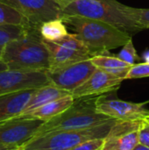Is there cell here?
<instances>
[{
  "label": "cell",
  "mask_w": 149,
  "mask_h": 150,
  "mask_svg": "<svg viewBox=\"0 0 149 150\" xmlns=\"http://www.w3.org/2000/svg\"><path fill=\"white\" fill-rule=\"evenodd\" d=\"M142 58H143V60H144L146 62H149V49L146 50V51L143 53Z\"/></svg>",
  "instance_id": "cell-28"
},
{
  "label": "cell",
  "mask_w": 149,
  "mask_h": 150,
  "mask_svg": "<svg viewBox=\"0 0 149 150\" xmlns=\"http://www.w3.org/2000/svg\"><path fill=\"white\" fill-rule=\"evenodd\" d=\"M1 61L11 70L47 71L50 68L49 51L37 29H32L25 36L11 41Z\"/></svg>",
  "instance_id": "cell-2"
},
{
  "label": "cell",
  "mask_w": 149,
  "mask_h": 150,
  "mask_svg": "<svg viewBox=\"0 0 149 150\" xmlns=\"http://www.w3.org/2000/svg\"><path fill=\"white\" fill-rule=\"evenodd\" d=\"M132 150H149V148L142 145V144H141V143H139L136 147H134Z\"/></svg>",
  "instance_id": "cell-27"
},
{
  "label": "cell",
  "mask_w": 149,
  "mask_h": 150,
  "mask_svg": "<svg viewBox=\"0 0 149 150\" xmlns=\"http://www.w3.org/2000/svg\"><path fill=\"white\" fill-rule=\"evenodd\" d=\"M64 15L81 16L109 23L127 33L143 30L117 0H75L63 9Z\"/></svg>",
  "instance_id": "cell-4"
},
{
  "label": "cell",
  "mask_w": 149,
  "mask_h": 150,
  "mask_svg": "<svg viewBox=\"0 0 149 150\" xmlns=\"http://www.w3.org/2000/svg\"><path fill=\"white\" fill-rule=\"evenodd\" d=\"M141 120H118L107 136L102 150H132L139 144V129Z\"/></svg>",
  "instance_id": "cell-12"
},
{
  "label": "cell",
  "mask_w": 149,
  "mask_h": 150,
  "mask_svg": "<svg viewBox=\"0 0 149 150\" xmlns=\"http://www.w3.org/2000/svg\"><path fill=\"white\" fill-rule=\"evenodd\" d=\"M0 25H22L32 28L27 19L18 10L2 2H0Z\"/></svg>",
  "instance_id": "cell-20"
},
{
  "label": "cell",
  "mask_w": 149,
  "mask_h": 150,
  "mask_svg": "<svg viewBox=\"0 0 149 150\" xmlns=\"http://www.w3.org/2000/svg\"><path fill=\"white\" fill-rule=\"evenodd\" d=\"M117 56L124 61L125 62L130 64V65H134L136 64L135 62L137 61L141 60V57L136 52L135 47L133 43V39L130 40L127 43H126L123 47L121 51L117 54Z\"/></svg>",
  "instance_id": "cell-22"
},
{
  "label": "cell",
  "mask_w": 149,
  "mask_h": 150,
  "mask_svg": "<svg viewBox=\"0 0 149 150\" xmlns=\"http://www.w3.org/2000/svg\"><path fill=\"white\" fill-rule=\"evenodd\" d=\"M126 10L131 18L138 23L143 30L149 29V9L135 8L126 5Z\"/></svg>",
  "instance_id": "cell-21"
},
{
  "label": "cell",
  "mask_w": 149,
  "mask_h": 150,
  "mask_svg": "<svg viewBox=\"0 0 149 150\" xmlns=\"http://www.w3.org/2000/svg\"><path fill=\"white\" fill-rule=\"evenodd\" d=\"M74 101H75V98H73V96L68 95L61 98L56 99L54 101H52L50 103H47L45 105L38 109H35L32 112L22 113L18 117L36 119V120H40L46 122L55 118L56 116L60 115L63 112H65L69 106H71Z\"/></svg>",
  "instance_id": "cell-15"
},
{
  "label": "cell",
  "mask_w": 149,
  "mask_h": 150,
  "mask_svg": "<svg viewBox=\"0 0 149 150\" xmlns=\"http://www.w3.org/2000/svg\"><path fill=\"white\" fill-rule=\"evenodd\" d=\"M16 148L14 147H11V146H6V145H3L0 144V150H12L15 149Z\"/></svg>",
  "instance_id": "cell-29"
},
{
  "label": "cell",
  "mask_w": 149,
  "mask_h": 150,
  "mask_svg": "<svg viewBox=\"0 0 149 150\" xmlns=\"http://www.w3.org/2000/svg\"><path fill=\"white\" fill-rule=\"evenodd\" d=\"M97 67L91 59L82 61L61 69L47 70L51 84L72 93L85 83L95 72Z\"/></svg>",
  "instance_id": "cell-8"
},
{
  "label": "cell",
  "mask_w": 149,
  "mask_h": 150,
  "mask_svg": "<svg viewBox=\"0 0 149 150\" xmlns=\"http://www.w3.org/2000/svg\"><path fill=\"white\" fill-rule=\"evenodd\" d=\"M98 112L121 121L142 120L149 116V110L145 104L133 103L118 98H107L105 95L98 97L97 101Z\"/></svg>",
  "instance_id": "cell-11"
},
{
  "label": "cell",
  "mask_w": 149,
  "mask_h": 150,
  "mask_svg": "<svg viewBox=\"0 0 149 150\" xmlns=\"http://www.w3.org/2000/svg\"><path fill=\"white\" fill-rule=\"evenodd\" d=\"M45 44L50 54V68L48 70L61 69L91 59L94 56L76 33H68L64 39L57 42L45 41Z\"/></svg>",
  "instance_id": "cell-6"
},
{
  "label": "cell",
  "mask_w": 149,
  "mask_h": 150,
  "mask_svg": "<svg viewBox=\"0 0 149 150\" xmlns=\"http://www.w3.org/2000/svg\"><path fill=\"white\" fill-rule=\"evenodd\" d=\"M123 81L124 79L121 77L97 69L90 78L76 89L71 95L74 98L105 95L118 90Z\"/></svg>",
  "instance_id": "cell-13"
},
{
  "label": "cell",
  "mask_w": 149,
  "mask_h": 150,
  "mask_svg": "<svg viewBox=\"0 0 149 150\" xmlns=\"http://www.w3.org/2000/svg\"><path fill=\"white\" fill-rule=\"evenodd\" d=\"M139 143L149 148V122L142 120L139 129Z\"/></svg>",
  "instance_id": "cell-25"
},
{
  "label": "cell",
  "mask_w": 149,
  "mask_h": 150,
  "mask_svg": "<svg viewBox=\"0 0 149 150\" xmlns=\"http://www.w3.org/2000/svg\"><path fill=\"white\" fill-rule=\"evenodd\" d=\"M98 97L75 98L74 103L65 112L44 122L34 137L52 131L87 129L112 120L110 117L97 112V101Z\"/></svg>",
  "instance_id": "cell-3"
},
{
  "label": "cell",
  "mask_w": 149,
  "mask_h": 150,
  "mask_svg": "<svg viewBox=\"0 0 149 150\" xmlns=\"http://www.w3.org/2000/svg\"><path fill=\"white\" fill-rule=\"evenodd\" d=\"M47 71H0V96L25 90H35L50 84Z\"/></svg>",
  "instance_id": "cell-10"
},
{
  "label": "cell",
  "mask_w": 149,
  "mask_h": 150,
  "mask_svg": "<svg viewBox=\"0 0 149 150\" xmlns=\"http://www.w3.org/2000/svg\"><path fill=\"white\" fill-rule=\"evenodd\" d=\"M44 121L14 118L0 124V144L18 148L25 145L37 134Z\"/></svg>",
  "instance_id": "cell-9"
},
{
  "label": "cell",
  "mask_w": 149,
  "mask_h": 150,
  "mask_svg": "<svg viewBox=\"0 0 149 150\" xmlns=\"http://www.w3.org/2000/svg\"><path fill=\"white\" fill-rule=\"evenodd\" d=\"M149 77V62H141L133 65L126 76V79H138Z\"/></svg>",
  "instance_id": "cell-23"
},
{
  "label": "cell",
  "mask_w": 149,
  "mask_h": 150,
  "mask_svg": "<svg viewBox=\"0 0 149 150\" xmlns=\"http://www.w3.org/2000/svg\"><path fill=\"white\" fill-rule=\"evenodd\" d=\"M39 32L41 38L48 42L60 41L68 34L67 26L62 19H54L43 23Z\"/></svg>",
  "instance_id": "cell-18"
},
{
  "label": "cell",
  "mask_w": 149,
  "mask_h": 150,
  "mask_svg": "<svg viewBox=\"0 0 149 150\" xmlns=\"http://www.w3.org/2000/svg\"><path fill=\"white\" fill-rule=\"evenodd\" d=\"M145 120H148V121L149 122V116H148V117H147V118H146Z\"/></svg>",
  "instance_id": "cell-32"
},
{
  "label": "cell",
  "mask_w": 149,
  "mask_h": 150,
  "mask_svg": "<svg viewBox=\"0 0 149 150\" xmlns=\"http://www.w3.org/2000/svg\"><path fill=\"white\" fill-rule=\"evenodd\" d=\"M91 61L97 69L105 70L112 75L121 77L124 80L130 68L133 66L120 60L118 56L108 55L106 54L95 55L91 58Z\"/></svg>",
  "instance_id": "cell-17"
},
{
  "label": "cell",
  "mask_w": 149,
  "mask_h": 150,
  "mask_svg": "<svg viewBox=\"0 0 149 150\" xmlns=\"http://www.w3.org/2000/svg\"><path fill=\"white\" fill-rule=\"evenodd\" d=\"M18 10L29 22L39 30L40 25L54 19H63L62 8L54 0H0Z\"/></svg>",
  "instance_id": "cell-7"
},
{
  "label": "cell",
  "mask_w": 149,
  "mask_h": 150,
  "mask_svg": "<svg viewBox=\"0 0 149 150\" xmlns=\"http://www.w3.org/2000/svg\"><path fill=\"white\" fill-rule=\"evenodd\" d=\"M62 20L71 27L94 56L123 47L132 40L129 33L100 20L70 15H65Z\"/></svg>",
  "instance_id": "cell-1"
},
{
  "label": "cell",
  "mask_w": 149,
  "mask_h": 150,
  "mask_svg": "<svg viewBox=\"0 0 149 150\" xmlns=\"http://www.w3.org/2000/svg\"><path fill=\"white\" fill-rule=\"evenodd\" d=\"M71 95L70 92L61 90L53 84H48L39 89H36L29 100L28 104L26 105L24 112L22 113L32 112L35 109H38L47 103L54 101L56 99L61 98L63 97ZM21 113V114H22Z\"/></svg>",
  "instance_id": "cell-16"
},
{
  "label": "cell",
  "mask_w": 149,
  "mask_h": 150,
  "mask_svg": "<svg viewBox=\"0 0 149 150\" xmlns=\"http://www.w3.org/2000/svg\"><path fill=\"white\" fill-rule=\"evenodd\" d=\"M55 3H57L61 8H62V10L64 9V8H66L69 4H71L72 2H74L75 0H54Z\"/></svg>",
  "instance_id": "cell-26"
},
{
  "label": "cell",
  "mask_w": 149,
  "mask_h": 150,
  "mask_svg": "<svg viewBox=\"0 0 149 150\" xmlns=\"http://www.w3.org/2000/svg\"><path fill=\"white\" fill-rule=\"evenodd\" d=\"M35 90L20 91L0 96V124L18 117L24 112Z\"/></svg>",
  "instance_id": "cell-14"
},
{
  "label": "cell",
  "mask_w": 149,
  "mask_h": 150,
  "mask_svg": "<svg viewBox=\"0 0 149 150\" xmlns=\"http://www.w3.org/2000/svg\"><path fill=\"white\" fill-rule=\"evenodd\" d=\"M118 120L112 119L101 125L83 129L52 131L32 138L25 145V150H70L80 143L92 139H105Z\"/></svg>",
  "instance_id": "cell-5"
},
{
  "label": "cell",
  "mask_w": 149,
  "mask_h": 150,
  "mask_svg": "<svg viewBox=\"0 0 149 150\" xmlns=\"http://www.w3.org/2000/svg\"><path fill=\"white\" fill-rule=\"evenodd\" d=\"M12 150H25V145H24V146L18 147V148H16L15 149H12Z\"/></svg>",
  "instance_id": "cell-31"
},
{
  "label": "cell",
  "mask_w": 149,
  "mask_h": 150,
  "mask_svg": "<svg viewBox=\"0 0 149 150\" xmlns=\"http://www.w3.org/2000/svg\"><path fill=\"white\" fill-rule=\"evenodd\" d=\"M6 69H8L7 65L4 62L0 61V71H4V70H6Z\"/></svg>",
  "instance_id": "cell-30"
},
{
  "label": "cell",
  "mask_w": 149,
  "mask_h": 150,
  "mask_svg": "<svg viewBox=\"0 0 149 150\" xmlns=\"http://www.w3.org/2000/svg\"><path fill=\"white\" fill-rule=\"evenodd\" d=\"M105 144V139H92L80 143L70 150H102Z\"/></svg>",
  "instance_id": "cell-24"
},
{
  "label": "cell",
  "mask_w": 149,
  "mask_h": 150,
  "mask_svg": "<svg viewBox=\"0 0 149 150\" xmlns=\"http://www.w3.org/2000/svg\"><path fill=\"white\" fill-rule=\"evenodd\" d=\"M33 28H28L22 25H0V61L2 60L6 46L11 41L25 36Z\"/></svg>",
  "instance_id": "cell-19"
}]
</instances>
